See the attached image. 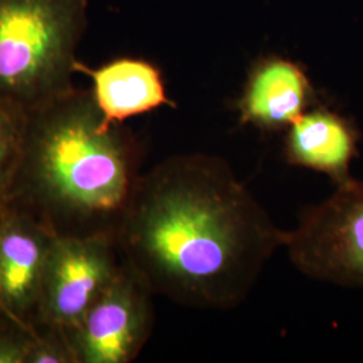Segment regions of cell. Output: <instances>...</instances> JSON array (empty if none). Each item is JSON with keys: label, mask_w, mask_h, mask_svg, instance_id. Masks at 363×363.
Segmentation results:
<instances>
[{"label": "cell", "mask_w": 363, "mask_h": 363, "mask_svg": "<svg viewBox=\"0 0 363 363\" xmlns=\"http://www.w3.org/2000/svg\"><path fill=\"white\" fill-rule=\"evenodd\" d=\"M121 261L184 307H240L279 249L280 229L220 156H169L136 182L117 228Z\"/></svg>", "instance_id": "obj_1"}, {"label": "cell", "mask_w": 363, "mask_h": 363, "mask_svg": "<svg viewBox=\"0 0 363 363\" xmlns=\"http://www.w3.org/2000/svg\"><path fill=\"white\" fill-rule=\"evenodd\" d=\"M139 145L108 124L91 91L27 113L7 202L60 237H116L139 171Z\"/></svg>", "instance_id": "obj_2"}, {"label": "cell", "mask_w": 363, "mask_h": 363, "mask_svg": "<svg viewBox=\"0 0 363 363\" xmlns=\"http://www.w3.org/2000/svg\"><path fill=\"white\" fill-rule=\"evenodd\" d=\"M88 0H0V100L31 112L74 89Z\"/></svg>", "instance_id": "obj_3"}, {"label": "cell", "mask_w": 363, "mask_h": 363, "mask_svg": "<svg viewBox=\"0 0 363 363\" xmlns=\"http://www.w3.org/2000/svg\"><path fill=\"white\" fill-rule=\"evenodd\" d=\"M284 249L291 264L312 280L363 288V181L337 184L319 205L304 211Z\"/></svg>", "instance_id": "obj_4"}, {"label": "cell", "mask_w": 363, "mask_h": 363, "mask_svg": "<svg viewBox=\"0 0 363 363\" xmlns=\"http://www.w3.org/2000/svg\"><path fill=\"white\" fill-rule=\"evenodd\" d=\"M120 267L116 240L111 235H55L42 274L34 328H73Z\"/></svg>", "instance_id": "obj_5"}, {"label": "cell", "mask_w": 363, "mask_h": 363, "mask_svg": "<svg viewBox=\"0 0 363 363\" xmlns=\"http://www.w3.org/2000/svg\"><path fill=\"white\" fill-rule=\"evenodd\" d=\"M154 294L121 261L113 280L67 333L77 363H130L154 325Z\"/></svg>", "instance_id": "obj_6"}, {"label": "cell", "mask_w": 363, "mask_h": 363, "mask_svg": "<svg viewBox=\"0 0 363 363\" xmlns=\"http://www.w3.org/2000/svg\"><path fill=\"white\" fill-rule=\"evenodd\" d=\"M54 237L25 211L9 203L0 208V308L31 331Z\"/></svg>", "instance_id": "obj_7"}, {"label": "cell", "mask_w": 363, "mask_h": 363, "mask_svg": "<svg viewBox=\"0 0 363 363\" xmlns=\"http://www.w3.org/2000/svg\"><path fill=\"white\" fill-rule=\"evenodd\" d=\"M77 72L91 77L94 101L108 124L172 105L159 69L143 60L118 58L99 69L78 62Z\"/></svg>", "instance_id": "obj_8"}, {"label": "cell", "mask_w": 363, "mask_h": 363, "mask_svg": "<svg viewBox=\"0 0 363 363\" xmlns=\"http://www.w3.org/2000/svg\"><path fill=\"white\" fill-rule=\"evenodd\" d=\"M357 154L355 132L328 111L304 112L286 136L288 162L328 175L335 186L350 179L351 160Z\"/></svg>", "instance_id": "obj_9"}, {"label": "cell", "mask_w": 363, "mask_h": 363, "mask_svg": "<svg viewBox=\"0 0 363 363\" xmlns=\"http://www.w3.org/2000/svg\"><path fill=\"white\" fill-rule=\"evenodd\" d=\"M308 97L310 84L298 66L268 61L249 79L241 101L242 120L264 128L291 127L304 113Z\"/></svg>", "instance_id": "obj_10"}, {"label": "cell", "mask_w": 363, "mask_h": 363, "mask_svg": "<svg viewBox=\"0 0 363 363\" xmlns=\"http://www.w3.org/2000/svg\"><path fill=\"white\" fill-rule=\"evenodd\" d=\"M27 112L0 100V208L7 202L13 172L21 155Z\"/></svg>", "instance_id": "obj_11"}, {"label": "cell", "mask_w": 363, "mask_h": 363, "mask_svg": "<svg viewBox=\"0 0 363 363\" xmlns=\"http://www.w3.org/2000/svg\"><path fill=\"white\" fill-rule=\"evenodd\" d=\"M25 363H77L65 330L38 325L33 331V340Z\"/></svg>", "instance_id": "obj_12"}, {"label": "cell", "mask_w": 363, "mask_h": 363, "mask_svg": "<svg viewBox=\"0 0 363 363\" xmlns=\"http://www.w3.org/2000/svg\"><path fill=\"white\" fill-rule=\"evenodd\" d=\"M33 331L0 315V363H25Z\"/></svg>", "instance_id": "obj_13"}, {"label": "cell", "mask_w": 363, "mask_h": 363, "mask_svg": "<svg viewBox=\"0 0 363 363\" xmlns=\"http://www.w3.org/2000/svg\"><path fill=\"white\" fill-rule=\"evenodd\" d=\"M0 313H1V315H4V313H3V311H1V308H0ZM4 316H6V315H4Z\"/></svg>", "instance_id": "obj_14"}, {"label": "cell", "mask_w": 363, "mask_h": 363, "mask_svg": "<svg viewBox=\"0 0 363 363\" xmlns=\"http://www.w3.org/2000/svg\"><path fill=\"white\" fill-rule=\"evenodd\" d=\"M0 315H1V313H0ZM3 316H4V315H3ZM6 318H7V316H6Z\"/></svg>", "instance_id": "obj_15"}]
</instances>
